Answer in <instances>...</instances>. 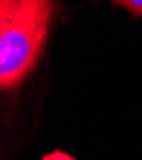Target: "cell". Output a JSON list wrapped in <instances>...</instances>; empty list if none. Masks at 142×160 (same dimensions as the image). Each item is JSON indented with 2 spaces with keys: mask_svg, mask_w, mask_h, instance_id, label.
Returning a JSON list of instances; mask_svg holds the SVG:
<instances>
[{
  "mask_svg": "<svg viewBox=\"0 0 142 160\" xmlns=\"http://www.w3.org/2000/svg\"><path fill=\"white\" fill-rule=\"evenodd\" d=\"M53 0H0V86L17 87L35 68L46 41Z\"/></svg>",
  "mask_w": 142,
  "mask_h": 160,
  "instance_id": "1",
  "label": "cell"
},
{
  "mask_svg": "<svg viewBox=\"0 0 142 160\" xmlns=\"http://www.w3.org/2000/svg\"><path fill=\"white\" fill-rule=\"evenodd\" d=\"M111 2L128 9L135 17H142V0H111Z\"/></svg>",
  "mask_w": 142,
  "mask_h": 160,
  "instance_id": "2",
  "label": "cell"
},
{
  "mask_svg": "<svg viewBox=\"0 0 142 160\" xmlns=\"http://www.w3.org/2000/svg\"><path fill=\"white\" fill-rule=\"evenodd\" d=\"M41 160H77V159L73 155H71V154H68L66 151H63L60 149H55L54 151L42 155Z\"/></svg>",
  "mask_w": 142,
  "mask_h": 160,
  "instance_id": "3",
  "label": "cell"
}]
</instances>
